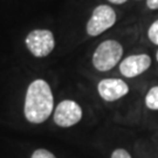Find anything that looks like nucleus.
<instances>
[{"label": "nucleus", "instance_id": "obj_13", "mask_svg": "<svg viewBox=\"0 0 158 158\" xmlns=\"http://www.w3.org/2000/svg\"><path fill=\"white\" fill-rule=\"evenodd\" d=\"M108 1L111 2V4H115V5H122V4L127 2L128 0H108Z\"/></svg>", "mask_w": 158, "mask_h": 158}, {"label": "nucleus", "instance_id": "obj_2", "mask_svg": "<svg viewBox=\"0 0 158 158\" xmlns=\"http://www.w3.org/2000/svg\"><path fill=\"white\" fill-rule=\"evenodd\" d=\"M123 55V47L116 40H106L101 42L93 54V64L100 72L113 69Z\"/></svg>", "mask_w": 158, "mask_h": 158}, {"label": "nucleus", "instance_id": "obj_9", "mask_svg": "<svg viewBox=\"0 0 158 158\" xmlns=\"http://www.w3.org/2000/svg\"><path fill=\"white\" fill-rule=\"evenodd\" d=\"M148 38L153 45L158 46V20L153 21L148 31Z\"/></svg>", "mask_w": 158, "mask_h": 158}, {"label": "nucleus", "instance_id": "obj_10", "mask_svg": "<svg viewBox=\"0 0 158 158\" xmlns=\"http://www.w3.org/2000/svg\"><path fill=\"white\" fill-rule=\"evenodd\" d=\"M31 158H56V157L51 151H48L46 149H38V150L34 151Z\"/></svg>", "mask_w": 158, "mask_h": 158}, {"label": "nucleus", "instance_id": "obj_3", "mask_svg": "<svg viewBox=\"0 0 158 158\" xmlns=\"http://www.w3.org/2000/svg\"><path fill=\"white\" fill-rule=\"evenodd\" d=\"M25 44L33 56L46 57L54 49L55 39L49 29H34L27 34Z\"/></svg>", "mask_w": 158, "mask_h": 158}, {"label": "nucleus", "instance_id": "obj_11", "mask_svg": "<svg viewBox=\"0 0 158 158\" xmlns=\"http://www.w3.org/2000/svg\"><path fill=\"white\" fill-rule=\"evenodd\" d=\"M111 158H131V156L124 149H116L111 153Z\"/></svg>", "mask_w": 158, "mask_h": 158}, {"label": "nucleus", "instance_id": "obj_8", "mask_svg": "<svg viewBox=\"0 0 158 158\" xmlns=\"http://www.w3.org/2000/svg\"><path fill=\"white\" fill-rule=\"evenodd\" d=\"M145 106L151 110H158V85L152 87L145 96Z\"/></svg>", "mask_w": 158, "mask_h": 158}, {"label": "nucleus", "instance_id": "obj_5", "mask_svg": "<svg viewBox=\"0 0 158 158\" xmlns=\"http://www.w3.org/2000/svg\"><path fill=\"white\" fill-rule=\"evenodd\" d=\"M82 108L72 100H63L56 106L53 118L55 124L62 128H69L77 124L82 118Z\"/></svg>", "mask_w": 158, "mask_h": 158}, {"label": "nucleus", "instance_id": "obj_7", "mask_svg": "<svg viewBox=\"0 0 158 158\" xmlns=\"http://www.w3.org/2000/svg\"><path fill=\"white\" fill-rule=\"evenodd\" d=\"M97 91L104 101L114 102L129 93V85L121 79H104L98 82Z\"/></svg>", "mask_w": 158, "mask_h": 158}, {"label": "nucleus", "instance_id": "obj_1", "mask_svg": "<svg viewBox=\"0 0 158 158\" xmlns=\"http://www.w3.org/2000/svg\"><path fill=\"white\" fill-rule=\"evenodd\" d=\"M54 96L48 82L36 79L28 85L25 97L23 114L26 119L33 123H44L53 113Z\"/></svg>", "mask_w": 158, "mask_h": 158}, {"label": "nucleus", "instance_id": "obj_12", "mask_svg": "<svg viewBox=\"0 0 158 158\" xmlns=\"http://www.w3.org/2000/svg\"><path fill=\"white\" fill-rule=\"evenodd\" d=\"M147 6L150 10H158V0H147Z\"/></svg>", "mask_w": 158, "mask_h": 158}, {"label": "nucleus", "instance_id": "obj_14", "mask_svg": "<svg viewBox=\"0 0 158 158\" xmlns=\"http://www.w3.org/2000/svg\"><path fill=\"white\" fill-rule=\"evenodd\" d=\"M156 59H157V61H158V51H157V54H156Z\"/></svg>", "mask_w": 158, "mask_h": 158}, {"label": "nucleus", "instance_id": "obj_4", "mask_svg": "<svg viewBox=\"0 0 158 158\" xmlns=\"http://www.w3.org/2000/svg\"><path fill=\"white\" fill-rule=\"evenodd\" d=\"M116 20H117V15L113 7L108 5L97 6L94 8L91 17L87 23V26H85L87 33L90 36H97L104 31L113 27Z\"/></svg>", "mask_w": 158, "mask_h": 158}, {"label": "nucleus", "instance_id": "obj_6", "mask_svg": "<svg viewBox=\"0 0 158 158\" xmlns=\"http://www.w3.org/2000/svg\"><path fill=\"white\" fill-rule=\"evenodd\" d=\"M150 66L151 57L148 54H135L122 60L119 63V72L124 77L132 79L147 72Z\"/></svg>", "mask_w": 158, "mask_h": 158}]
</instances>
